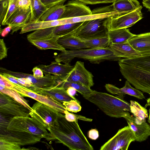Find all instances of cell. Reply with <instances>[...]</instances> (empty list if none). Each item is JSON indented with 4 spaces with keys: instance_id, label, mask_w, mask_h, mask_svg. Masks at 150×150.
Wrapping results in <instances>:
<instances>
[{
    "instance_id": "obj_1",
    "label": "cell",
    "mask_w": 150,
    "mask_h": 150,
    "mask_svg": "<svg viewBox=\"0 0 150 150\" xmlns=\"http://www.w3.org/2000/svg\"><path fill=\"white\" fill-rule=\"evenodd\" d=\"M47 129L53 136L55 142L62 143L69 149H93L80 129L78 121H68L64 114Z\"/></svg>"
},
{
    "instance_id": "obj_2",
    "label": "cell",
    "mask_w": 150,
    "mask_h": 150,
    "mask_svg": "<svg viewBox=\"0 0 150 150\" xmlns=\"http://www.w3.org/2000/svg\"><path fill=\"white\" fill-rule=\"evenodd\" d=\"M83 97L111 117L124 118L130 111V103L124 100V97L93 90L90 95Z\"/></svg>"
},
{
    "instance_id": "obj_3",
    "label": "cell",
    "mask_w": 150,
    "mask_h": 150,
    "mask_svg": "<svg viewBox=\"0 0 150 150\" xmlns=\"http://www.w3.org/2000/svg\"><path fill=\"white\" fill-rule=\"evenodd\" d=\"M53 57L56 62L67 64H70L71 61L75 58L87 60L95 64H99L106 61H118L123 59L115 56L108 47L101 49L65 50Z\"/></svg>"
},
{
    "instance_id": "obj_4",
    "label": "cell",
    "mask_w": 150,
    "mask_h": 150,
    "mask_svg": "<svg viewBox=\"0 0 150 150\" xmlns=\"http://www.w3.org/2000/svg\"><path fill=\"white\" fill-rule=\"evenodd\" d=\"M36 119L29 116L15 117L9 121L6 129L8 131L18 132L33 134L48 141H54L51 133Z\"/></svg>"
},
{
    "instance_id": "obj_5",
    "label": "cell",
    "mask_w": 150,
    "mask_h": 150,
    "mask_svg": "<svg viewBox=\"0 0 150 150\" xmlns=\"http://www.w3.org/2000/svg\"><path fill=\"white\" fill-rule=\"evenodd\" d=\"M109 17L83 22L76 30L74 35L82 40L108 36L107 25Z\"/></svg>"
},
{
    "instance_id": "obj_6",
    "label": "cell",
    "mask_w": 150,
    "mask_h": 150,
    "mask_svg": "<svg viewBox=\"0 0 150 150\" xmlns=\"http://www.w3.org/2000/svg\"><path fill=\"white\" fill-rule=\"evenodd\" d=\"M0 71L17 77L28 79L33 84L32 86L29 89L36 93L40 90L50 89L57 87H60L64 81L59 76L50 74H45V76L42 77L36 78L33 75L13 71L1 67Z\"/></svg>"
},
{
    "instance_id": "obj_7",
    "label": "cell",
    "mask_w": 150,
    "mask_h": 150,
    "mask_svg": "<svg viewBox=\"0 0 150 150\" xmlns=\"http://www.w3.org/2000/svg\"><path fill=\"white\" fill-rule=\"evenodd\" d=\"M83 22L68 23L35 30L27 35L28 40L60 38L74 33Z\"/></svg>"
},
{
    "instance_id": "obj_8",
    "label": "cell",
    "mask_w": 150,
    "mask_h": 150,
    "mask_svg": "<svg viewBox=\"0 0 150 150\" xmlns=\"http://www.w3.org/2000/svg\"><path fill=\"white\" fill-rule=\"evenodd\" d=\"M30 115L47 129L53 125L63 114L45 104L37 101L31 107Z\"/></svg>"
},
{
    "instance_id": "obj_9",
    "label": "cell",
    "mask_w": 150,
    "mask_h": 150,
    "mask_svg": "<svg viewBox=\"0 0 150 150\" xmlns=\"http://www.w3.org/2000/svg\"><path fill=\"white\" fill-rule=\"evenodd\" d=\"M134 141V134L128 125L119 129L113 137L101 146L100 150H127L131 143Z\"/></svg>"
},
{
    "instance_id": "obj_10",
    "label": "cell",
    "mask_w": 150,
    "mask_h": 150,
    "mask_svg": "<svg viewBox=\"0 0 150 150\" xmlns=\"http://www.w3.org/2000/svg\"><path fill=\"white\" fill-rule=\"evenodd\" d=\"M8 80L9 85L6 88L14 90L23 96L30 98L45 104L63 114H64V111L67 110L62 103L52 98L37 93L25 87Z\"/></svg>"
},
{
    "instance_id": "obj_11",
    "label": "cell",
    "mask_w": 150,
    "mask_h": 150,
    "mask_svg": "<svg viewBox=\"0 0 150 150\" xmlns=\"http://www.w3.org/2000/svg\"><path fill=\"white\" fill-rule=\"evenodd\" d=\"M30 111L11 96L0 92V115L12 118L15 117L29 116Z\"/></svg>"
},
{
    "instance_id": "obj_12",
    "label": "cell",
    "mask_w": 150,
    "mask_h": 150,
    "mask_svg": "<svg viewBox=\"0 0 150 150\" xmlns=\"http://www.w3.org/2000/svg\"><path fill=\"white\" fill-rule=\"evenodd\" d=\"M141 5L135 10L124 15H115L109 17L107 25L109 31L127 28L132 26L143 18Z\"/></svg>"
},
{
    "instance_id": "obj_13",
    "label": "cell",
    "mask_w": 150,
    "mask_h": 150,
    "mask_svg": "<svg viewBox=\"0 0 150 150\" xmlns=\"http://www.w3.org/2000/svg\"><path fill=\"white\" fill-rule=\"evenodd\" d=\"M93 76L85 68L84 62L77 61L64 81L74 82L91 88L94 83Z\"/></svg>"
},
{
    "instance_id": "obj_14",
    "label": "cell",
    "mask_w": 150,
    "mask_h": 150,
    "mask_svg": "<svg viewBox=\"0 0 150 150\" xmlns=\"http://www.w3.org/2000/svg\"><path fill=\"white\" fill-rule=\"evenodd\" d=\"M0 138L21 146L35 144L40 142L41 139L32 134L18 132L8 131L6 129L0 134Z\"/></svg>"
},
{
    "instance_id": "obj_15",
    "label": "cell",
    "mask_w": 150,
    "mask_h": 150,
    "mask_svg": "<svg viewBox=\"0 0 150 150\" xmlns=\"http://www.w3.org/2000/svg\"><path fill=\"white\" fill-rule=\"evenodd\" d=\"M66 8L61 19L72 18L91 14L89 7L79 0H71L65 4Z\"/></svg>"
},
{
    "instance_id": "obj_16",
    "label": "cell",
    "mask_w": 150,
    "mask_h": 150,
    "mask_svg": "<svg viewBox=\"0 0 150 150\" xmlns=\"http://www.w3.org/2000/svg\"><path fill=\"white\" fill-rule=\"evenodd\" d=\"M124 118L134 133L135 141L142 142L146 140L150 136V125L146 122L140 124L137 123L134 117L130 113Z\"/></svg>"
},
{
    "instance_id": "obj_17",
    "label": "cell",
    "mask_w": 150,
    "mask_h": 150,
    "mask_svg": "<svg viewBox=\"0 0 150 150\" xmlns=\"http://www.w3.org/2000/svg\"><path fill=\"white\" fill-rule=\"evenodd\" d=\"M30 8L24 10L19 8L10 18L7 25L11 28V34L21 29L30 21L31 17Z\"/></svg>"
},
{
    "instance_id": "obj_18",
    "label": "cell",
    "mask_w": 150,
    "mask_h": 150,
    "mask_svg": "<svg viewBox=\"0 0 150 150\" xmlns=\"http://www.w3.org/2000/svg\"><path fill=\"white\" fill-rule=\"evenodd\" d=\"M40 68L45 74H50L59 76L64 81L73 69L74 66L61 64L53 61L49 65H39L37 66Z\"/></svg>"
},
{
    "instance_id": "obj_19",
    "label": "cell",
    "mask_w": 150,
    "mask_h": 150,
    "mask_svg": "<svg viewBox=\"0 0 150 150\" xmlns=\"http://www.w3.org/2000/svg\"><path fill=\"white\" fill-rule=\"evenodd\" d=\"M118 63L119 67L150 73V55L132 58H123L118 61Z\"/></svg>"
},
{
    "instance_id": "obj_20",
    "label": "cell",
    "mask_w": 150,
    "mask_h": 150,
    "mask_svg": "<svg viewBox=\"0 0 150 150\" xmlns=\"http://www.w3.org/2000/svg\"><path fill=\"white\" fill-rule=\"evenodd\" d=\"M128 41L142 56L150 55V32L135 35Z\"/></svg>"
},
{
    "instance_id": "obj_21",
    "label": "cell",
    "mask_w": 150,
    "mask_h": 150,
    "mask_svg": "<svg viewBox=\"0 0 150 150\" xmlns=\"http://www.w3.org/2000/svg\"><path fill=\"white\" fill-rule=\"evenodd\" d=\"M108 47L117 57L128 59L142 56L128 41L118 43H110Z\"/></svg>"
},
{
    "instance_id": "obj_22",
    "label": "cell",
    "mask_w": 150,
    "mask_h": 150,
    "mask_svg": "<svg viewBox=\"0 0 150 150\" xmlns=\"http://www.w3.org/2000/svg\"><path fill=\"white\" fill-rule=\"evenodd\" d=\"M105 86L109 93L120 96L124 97L125 94H128L140 99L145 98L141 91L132 87L127 80L125 81L124 86L120 88L109 83L105 84Z\"/></svg>"
},
{
    "instance_id": "obj_23",
    "label": "cell",
    "mask_w": 150,
    "mask_h": 150,
    "mask_svg": "<svg viewBox=\"0 0 150 150\" xmlns=\"http://www.w3.org/2000/svg\"><path fill=\"white\" fill-rule=\"evenodd\" d=\"M74 33L59 38L57 42L65 49L77 50L88 48L85 42L76 37Z\"/></svg>"
},
{
    "instance_id": "obj_24",
    "label": "cell",
    "mask_w": 150,
    "mask_h": 150,
    "mask_svg": "<svg viewBox=\"0 0 150 150\" xmlns=\"http://www.w3.org/2000/svg\"><path fill=\"white\" fill-rule=\"evenodd\" d=\"M36 93L49 96L62 103L64 101L73 100L79 101L74 96L69 95L67 93L66 89L62 87H57L50 89L40 90Z\"/></svg>"
},
{
    "instance_id": "obj_25",
    "label": "cell",
    "mask_w": 150,
    "mask_h": 150,
    "mask_svg": "<svg viewBox=\"0 0 150 150\" xmlns=\"http://www.w3.org/2000/svg\"><path fill=\"white\" fill-rule=\"evenodd\" d=\"M112 5L114 10L120 16L133 11L140 5L137 0H115Z\"/></svg>"
},
{
    "instance_id": "obj_26",
    "label": "cell",
    "mask_w": 150,
    "mask_h": 150,
    "mask_svg": "<svg viewBox=\"0 0 150 150\" xmlns=\"http://www.w3.org/2000/svg\"><path fill=\"white\" fill-rule=\"evenodd\" d=\"M62 1L49 8L40 17V21H56L61 19L65 10L66 7Z\"/></svg>"
},
{
    "instance_id": "obj_27",
    "label": "cell",
    "mask_w": 150,
    "mask_h": 150,
    "mask_svg": "<svg viewBox=\"0 0 150 150\" xmlns=\"http://www.w3.org/2000/svg\"><path fill=\"white\" fill-rule=\"evenodd\" d=\"M135 35L123 28L109 31L108 35L110 43H118L128 41Z\"/></svg>"
},
{
    "instance_id": "obj_28",
    "label": "cell",
    "mask_w": 150,
    "mask_h": 150,
    "mask_svg": "<svg viewBox=\"0 0 150 150\" xmlns=\"http://www.w3.org/2000/svg\"><path fill=\"white\" fill-rule=\"evenodd\" d=\"M59 38H52L50 39L30 40L28 41L38 48L41 50L53 49L64 51L66 49L60 45L57 42Z\"/></svg>"
},
{
    "instance_id": "obj_29",
    "label": "cell",
    "mask_w": 150,
    "mask_h": 150,
    "mask_svg": "<svg viewBox=\"0 0 150 150\" xmlns=\"http://www.w3.org/2000/svg\"><path fill=\"white\" fill-rule=\"evenodd\" d=\"M130 102V112L135 118L136 122L140 124L143 122H146V119L149 117L146 108L137 101L131 100Z\"/></svg>"
},
{
    "instance_id": "obj_30",
    "label": "cell",
    "mask_w": 150,
    "mask_h": 150,
    "mask_svg": "<svg viewBox=\"0 0 150 150\" xmlns=\"http://www.w3.org/2000/svg\"><path fill=\"white\" fill-rule=\"evenodd\" d=\"M30 7L31 13L29 22L38 21L42 16L49 8L40 0H31Z\"/></svg>"
},
{
    "instance_id": "obj_31",
    "label": "cell",
    "mask_w": 150,
    "mask_h": 150,
    "mask_svg": "<svg viewBox=\"0 0 150 150\" xmlns=\"http://www.w3.org/2000/svg\"><path fill=\"white\" fill-rule=\"evenodd\" d=\"M88 48L101 49L108 47L110 43L108 36L83 40Z\"/></svg>"
},
{
    "instance_id": "obj_32",
    "label": "cell",
    "mask_w": 150,
    "mask_h": 150,
    "mask_svg": "<svg viewBox=\"0 0 150 150\" xmlns=\"http://www.w3.org/2000/svg\"><path fill=\"white\" fill-rule=\"evenodd\" d=\"M0 92L3 93L11 97L15 100L24 105L30 110L32 108L30 106L27 101L23 96L16 91L0 86Z\"/></svg>"
},
{
    "instance_id": "obj_33",
    "label": "cell",
    "mask_w": 150,
    "mask_h": 150,
    "mask_svg": "<svg viewBox=\"0 0 150 150\" xmlns=\"http://www.w3.org/2000/svg\"><path fill=\"white\" fill-rule=\"evenodd\" d=\"M60 87H62L66 89L69 87H72L81 94L83 97L90 95L93 91L91 89V88L84 85L67 81H64Z\"/></svg>"
},
{
    "instance_id": "obj_34",
    "label": "cell",
    "mask_w": 150,
    "mask_h": 150,
    "mask_svg": "<svg viewBox=\"0 0 150 150\" xmlns=\"http://www.w3.org/2000/svg\"><path fill=\"white\" fill-rule=\"evenodd\" d=\"M18 8V0H9V4L5 17L1 24L2 25H7L10 18Z\"/></svg>"
},
{
    "instance_id": "obj_35",
    "label": "cell",
    "mask_w": 150,
    "mask_h": 150,
    "mask_svg": "<svg viewBox=\"0 0 150 150\" xmlns=\"http://www.w3.org/2000/svg\"><path fill=\"white\" fill-rule=\"evenodd\" d=\"M20 145L16 143L0 139V150H27L21 148Z\"/></svg>"
},
{
    "instance_id": "obj_36",
    "label": "cell",
    "mask_w": 150,
    "mask_h": 150,
    "mask_svg": "<svg viewBox=\"0 0 150 150\" xmlns=\"http://www.w3.org/2000/svg\"><path fill=\"white\" fill-rule=\"evenodd\" d=\"M62 104L69 111L77 112L81 111V107L79 101L73 100L63 102Z\"/></svg>"
},
{
    "instance_id": "obj_37",
    "label": "cell",
    "mask_w": 150,
    "mask_h": 150,
    "mask_svg": "<svg viewBox=\"0 0 150 150\" xmlns=\"http://www.w3.org/2000/svg\"><path fill=\"white\" fill-rule=\"evenodd\" d=\"M64 114L65 119L69 122L77 121L78 120L87 122H91L93 120L91 119L69 112L67 110L64 111Z\"/></svg>"
},
{
    "instance_id": "obj_38",
    "label": "cell",
    "mask_w": 150,
    "mask_h": 150,
    "mask_svg": "<svg viewBox=\"0 0 150 150\" xmlns=\"http://www.w3.org/2000/svg\"><path fill=\"white\" fill-rule=\"evenodd\" d=\"M0 23L3 20L7 11L9 0H0Z\"/></svg>"
},
{
    "instance_id": "obj_39",
    "label": "cell",
    "mask_w": 150,
    "mask_h": 150,
    "mask_svg": "<svg viewBox=\"0 0 150 150\" xmlns=\"http://www.w3.org/2000/svg\"><path fill=\"white\" fill-rule=\"evenodd\" d=\"M85 4L93 5L98 4L113 3L115 0H79Z\"/></svg>"
},
{
    "instance_id": "obj_40",
    "label": "cell",
    "mask_w": 150,
    "mask_h": 150,
    "mask_svg": "<svg viewBox=\"0 0 150 150\" xmlns=\"http://www.w3.org/2000/svg\"><path fill=\"white\" fill-rule=\"evenodd\" d=\"M14 76L15 78L18 81L19 84L25 87L28 89H30L32 86V83L28 79Z\"/></svg>"
},
{
    "instance_id": "obj_41",
    "label": "cell",
    "mask_w": 150,
    "mask_h": 150,
    "mask_svg": "<svg viewBox=\"0 0 150 150\" xmlns=\"http://www.w3.org/2000/svg\"><path fill=\"white\" fill-rule=\"evenodd\" d=\"M7 49L3 39H0V59L7 57Z\"/></svg>"
},
{
    "instance_id": "obj_42",
    "label": "cell",
    "mask_w": 150,
    "mask_h": 150,
    "mask_svg": "<svg viewBox=\"0 0 150 150\" xmlns=\"http://www.w3.org/2000/svg\"><path fill=\"white\" fill-rule=\"evenodd\" d=\"M31 0H18V5L19 9L24 10H28L30 8Z\"/></svg>"
},
{
    "instance_id": "obj_43",
    "label": "cell",
    "mask_w": 150,
    "mask_h": 150,
    "mask_svg": "<svg viewBox=\"0 0 150 150\" xmlns=\"http://www.w3.org/2000/svg\"><path fill=\"white\" fill-rule=\"evenodd\" d=\"M67 0H41L42 2L48 8H49L62 1Z\"/></svg>"
},
{
    "instance_id": "obj_44",
    "label": "cell",
    "mask_w": 150,
    "mask_h": 150,
    "mask_svg": "<svg viewBox=\"0 0 150 150\" xmlns=\"http://www.w3.org/2000/svg\"><path fill=\"white\" fill-rule=\"evenodd\" d=\"M33 76L36 78H41L43 77V72L40 68L37 66L35 67L32 70Z\"/></svg>"
},
{
    "instance_id": "obj_45",
    "label": "cell",
    "mask_w": 150,
    "mask_h": 150,
    "mask_svg": "<svg viewBox=\"0 0 150 150\" xmlns=\"http://www.w3.org/2000/svg\"><path fill=\"white\" fill-rule=\"evenodd\" d=\"M88 136L91 139L96 140L99 137L98 132L96 129H91L88 132Z\"/></svg>"
},
{
    "instance_id": "obj_46",
    "label": "cell",
    "mask_w": 150,
    "mask_h": 150,
    "mask_svg": "<svg viewBox=\"0 0 150 150\" xmlns=\"http://www.w3.org/2000/svg\"><path fill=\"white\" fill-rule=\"evenodd\" d=\"M67 93L70 96H74L76 94L77 91L72 87H69L66 89Z\"/></svg>"
},
{
    "instance_id": "obj_47",
    "label": "cell",
    "mask_w": 150,
    "mask_h": 150,
    "mask_svg": "<svg viewBox=\"0 0 150 150\" xmlns=\"http://www.w3.org/2000/svg\"><path fill=\"white\" fill-rule=\"evenodd\" d=\"M142 3L143 6L150 11V0H142Z\"/></svg>"
},
{
    "instance_id": "obj_48",
    "label": "cell",
    "mask_w": 150,
    "mask_h": 150,
    "mask_svg": "<svg viewBox=\"0 0 150 150\" xmlns=\"http://www.w3.org/2000/svg\"><path fill=\"white\" fill-rule=\"evenodd\" d=\"M147 107H149V118H150V95L149 98L146 100V103L144 106V107L146 108Z\"/></svg>"
},
{
    "instance_id": "obj_49",
    "label": "cell",
    "mask_w": 150,
    "mask_h": 150,
    "mask_svg": "<svg viewBox=\"0 0 150 150\" xmlns=\"http://www.w3.org/2000/svg\"><path fill=\"white\" fill-rule=\"evenodd\" d=\"M148 122L149 123V124H150V118H149V117H148Z\"/></svg>"
},
{
    "instance_id": "obj_50",
    "label": "cell",
    "mask_w": 150,
    "mask_h": 150,
    "mask_svg": "<svg viewBox=\"0 0 150 150\" xmlns=\"http://www.w3.org/2000/svg\"><path fill=\"white\" fill-rule=\"evenodd\" d=\"M40 0V1H41V0Z\"/></svg>"
}]
</instances>
